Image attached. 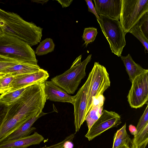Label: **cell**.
I'll return each mask as SVG.
<instances>
[{
	"label": "cell",
	"instance_id": "9",
	"mask_svg": "<svg viewBox=\"0 0 148 148\" xmlns=\"http://www.w3.org/2000/svg\"><path fill=\"white\" fill-rule=\"evenodd\" d=\"M91 73L90 72L83 85L74 96V124L75 132H78L85 121L86 115L88 96L91 81Z\"/></svg>",
	"mask_w": 148,
	"mask_h": 148
},
{
	"label": "cell",
	"instance_id": "17",
	"mask_svg": "<svg viewBox=\"0 0 148 148\" xmlns=\"http://www.w3.org/2000/svg\"><path fill=\"white\" fill-rule=\"evenodd\" d=\"M41 69L37 64L21 63L4 70L0 73H10L16 76L34 73Z\"/></svg>",
	"mask_w": 148,
	"mask_h": 148
},
{
	"label": "cell",
	"instance_id": "37",
	"mask_svg": "<svg viewBox=\"0 0 148 148\" xmlns=\"http://www.w3.org/2000/svg\"><path fill=\"white\" fill-rule=\"evenodd\" d=\"M2 56L0 55V59L2 57Z\"/></svg>",
	"mask_w": 148,
	"mask_h": 148
},
{
	"label": "cell",
	"instance_id": "26",
	"mask_svg": "<svg viewBox=\"0 0 148 148\" xmlns=\"http://www.w3.org/2000/svg\"><path fill=\"white\" fill-rule=\"evenodd\" d=\"M147 104L146 108L140 118L136 127L137 134L139 133L148 124V103H147Z\"/></svg>",
	"mask_w": 148,
	"mask_h": 148
},
{
	"label": "cell",
	"instance_id": "3",
	"mask_svg": "<svg viewBox=\"0 0 148 148\" xmlns=\"http://www.w3.org/2000/svg\"><path fill=\"white\" fill-rule=\"evenodd\" d=\"M0 55L18 62L37 64L34 50L28 44L5 34L0 36Z\"/></svg>",
	"mask_w": 148,
	"mask_h": 148
},
{
	"label": "cell",
	"instance_id": "8",
	"mask_svg": "<svg viewBox=\"0 0 148 148\" xmlns=\"http://www.w3.org/2000/svg\"><path fill=\"white\" fill-rule=\"evenodd\" d=\"M127 96L130 107L137 109L148 103V70L136 77Z\"/></svg>",
	"mask_w": 148,
	"mask_h": 148
},
{
	"label": "cell",
	"instance_id": "24",
	"mask_svg": "<svg viewBox=\"0 0 148 148\" xmlns=\"http://www.w3.org/2000/svg\"><path fill=\"white\" fill-rule=\"evenodd\" d=\"M136 37L142 43L145 48V51H148V38L144 34L141 30L136 25L129 32Z\"/></svg>",
	"mask_w": 148,
	"mask_h": 148
},
{
	"label": "cell",
	"instance_id": "34",
	"mask_svg": "<svg viewBox=\"0 0 148 148\" xmlns=\"http://www.w3.org/2000/svg\"><path fill=\"white\" fill-rule=\"evenodd\" d=\"M117 148H133V147H130L125 145H122Z\"/></svg>",
	"mask_w": 148,
	"mask_h": 148
},
{
	"label": "cell",
	"instance_id": "2",
	"mask_svg": "<svg viewBox=\"0 0 148 148\" xmlns=\"http://www.w3.org/2000/svg\"><path fill=\"white\" fill-rule=\"evenodd\" d=\"M0 19L4 23L1 27L4 34L17 38L30 46L41 40L43 29L25 21L17 14L0 8Z\"/></svg>",
	"mask_w": 148,
	"mask_h": 148
},
{
	"label": "cell",
	"instance_id": "33",
	"mask_svg": "<svg viewBox=\"0 0 148 148\" xmlns=\"http://www.w3.org/2000/svg\"><path fill=\"white\" fill-rule=\"evenodd\" d=\"M48 0H33L32 1L36 3H41L42 4L47 3L48 1Z\"/></svg>",
	"mask_w": 148,
	"mask_h": 148
},
{
	"label": "cell",
	"instance_id": "28",
	"mask_svg": "<svg viewBox=\"0 0 148 148\" xmlns=\"http://www.w3.org/2000/svg\"><path fill=\"white\" fill-rule=\"evenodd\" d=\"M88 6V11L94 14L96 16L97 20L99 24L100 27L102 30V31L104 33L103 30L102 22L99 16L97 14L95 8L94 6L92 1L91 0H85Z\"/></svg>",
	"mask_w": 148,
	"mask_h": 148
},
{
	"label": "cell",
	"instance_id": "10",
	"mask_svg": "<svg viewBox=\"0 0 148 148\" xmlns=\"http://www.w3.org/2000/svg\"><path fill=\"white\" fill-rule=\"evenodd\" d=\"M121 123V116L118 113L103 110L101 116L88 130L85 137L89 141L91 140L108 129L117 127Z\"/></svg>",
	"mask_w": 148,
	"mask_h": 148
},
{
	"label": "cell",
	"instance_id": "32",
	"mask_svg": "<svg viewBox=\"0 0 148 148\" xmlns=\"http://www.w3.org/2000/svg\"><path fill=\"white\" fill-rule=\"evenodd\" d=\"M129 130L131 134L134 136H135L137 134V131L136 127L134 125L130 124L129 126Z\"/></svg>",
	"mask_w": 148,
	"mask_h": 148
},
{
	"label": "cell",
	"instance_id": "20",
	"mask_svg": "<svg viewBox=\"0 0 148 148\" xmlns=\"http://www.w3.org/2000/svg\"><path fill=\"white\" fill-rule=\"evenodd\" d=\"M133 148H145L148 142V124L132 140Z\"/></svg>",
	"mask_w": 148,
	"mask_h": 148
},
{
	"label": "cell",
	"instance_id": "19",
	"mask_svg": "<svg viewBox=\"0 0 148 148\" xmlns=\"http://www.w3.org/2000/svg\"><path fill=\"white\" fill-rule=\"evenodd\" d=\"M123 145L133 147L132 140L126 130V123L114 134L112 148H117Z\"/></svg>",
	"mask_w": 148,
	"mask_h": 148
},
{
	"label": "cell",
	"instance_id": "6",
	"mask_svg": "<svg viewBox=\"0 0 148 148\" xmlns=\"http://www.w3.org/2000/svg\"><path fill=\"white\" fill-rule=\"evenodd\" d=\"M103 34L107 40L112 52L118 57L121 55L126 45L124 32L119 20L100 15Z\"/></svg>",
	"mask_w": 148,
	"mask_h": 148
},
{
	"label": "cell",
	"instance_id": "11",
	"mask_svg": "<svg viewBox=\"0 0 148 148\" xmlns=\"http://www.w3.org/2000/svg\"><path fill=\"white\" fill-rule=\"evenodd\" d=\"M49 76L47 71L42 69L34 73L16 75L3 93L26 88L38 83L44 82Z\"/></svg>",
	"mask_w": 148,
	"mask_h": 148
},
{
	"label": "cell",
	"instance_id": "21",
	"mask_svg": "<svg viewBox=\"0 0 148 148\" xmlns=\"http://www.w3.org/2000/svg\"><path fill=\"white\" fill-rule=\"evenodd\" d=\"M55 45L53 40L47 38L40 42L36 48L35 53L37 56H42L53 51Z\"/></svg>",
	"mask_w": 148,
	"mask_h": 148
},
{
	"label": "cell",
	"instance_id": "4",
	"mask_svg": "<svg viewBox=\"0 0 148 148\" xmlns=\"http://www.w3.org/2000/svg\"><path fill=\"white\" fill-rule=\"evenodd\" d=\"M92 55L81 62L82 55L77 57L69 69L62 74L57 75L51 79L57 86L69 94H74L86 75V66L91 59Z\"/></svg>",
	"mask_w": 148,
	"mask_h": 148
},
{
	"label": "cell",
	"instance_id": "15",
	"mask_svg": "<svg viewBox=\"0 0 148 148\" xmlns=\"http://www.w3.org/2000/svg\"><path fill=\"white\" fill-rule=\"evenodd\" d=\"M47 114L42 111L40 114L27 121L17 130L12 133L4 141L15 140L29 136L36 129L35 127H32L33 124L39 118Z\"/></svg>",
	"mask_w": 148,
	"mask_h": 148
},
{
	"label": "cell",
	"instance_id": "27",
	"mask_svg": "<svg viewBox=\"0 0 148 148\" xmlns=\"http://www.w3.org/2000/svg\"><path fill=\"white\" fill-rule=\"evenodd\" d=\"M139 27L146 37L148 38V12L146 13L136 25Z\"/></svg>",
	"mask_w": 148,
	"mask_h": 148
},
{
	"label": "cell",
	"instance_id": "18",
	"mask_svg": "<svg viewBox=\"0 0 148 148\" xmlns=\"http://www.w3.org/2000/svg\"><path fill=\"white\" fill-rule=\"evenodd\" d=\"M120 57L124 63L131 82L136 77L148 70L143 68L135 63L130 54L126 56H121Z\"/></svg>",
	"mask_w": 148,
	"mask_h": 148
},
{
	"label": "cell",
	"instance_id": "36",
	"mask_svg": "<svg viewBox=\"0 0 148 148\" xmlns=\"http://www.w3.org/2000/svg\"><path fill=\"white\" fill-rule=\"evenodd\" d=\"M3 34H4L3 33L1 28L0 26V36Z\"/></svg>",
	"mask_w": 148,
	"mask_h": 148
},
{
	"label": "cell",
	"instance_id": "13",
	"mask_svg": "<svg viewBox=\"0 0 148 148\" xmlns=\"http://www.w3.org/2000/svg\"><path fill=\"white\" fill-rule=\"evenodd\" d=\"M44 92L46 100L74 103V96L70 95L51 80L45 82Z\"/></svg>",
	"mask_w": 148,
	"mask_h": 148
},
{
	"label": "cell",
	"instance_id": "16",
	"mask_svg": "<svg viewBox=\"0 0 148 148\" xmlns=\"http://www.w3.org/2000/svg\"><path fill=\"white\" fill-rule=\"evenodd\" d=\"M104 100V97L102 95L94 101L85 119V121L87 123L88 130L102 114Z\"/></svg>",
	"mask_w": 148,
	"mask_h": 148
},
{
	"label": "cell",
	"instance_id": "14",
	"mask_svg": "<svg viewBox=\"0 0 148 148\" xmlns=\"http://www.w3.org/2000/svg\"><path fill=\"white\" fill-rule=\"evenodd\" d=\"M44 139L42 135L35 132L33 134L24 137L3 141L0 143V148H27L32 145L39 144Z\"/></svg>",
	"mask_w": 148,
	"mask_h": 148
},
{
	"label": "cell",
	"instance_id": "29",
	"mask_svg": "<svg viewBox=\"0 0 148 148\" xmlns=\"http://www.w3.org/2000/svg\"><path fill=\"white\" fill-rule=\"evenodd\" d=\"M76 133L72 134L67 136L63 140L57 143L48 146H44L40 148H66L65 143L66 142L69 140H73Z\"/></svg>",
	"mask_w": 148,
	"mask_h": 148
},
{
	"label": "cell",
	"instance_id": "30",
	"mask_svg": "<svg viewBox=\"0 0 148 148\" xmlns=\"http://www.w3.org/2000/svg\"><path fill=\"white\" fill-rule=\"evenodd\" d=\"M8 106L0 102V129L3 122L7 112Z\"/></svg>",
	"mask_w": 148,
	"mask_h": 148
},
{
	"label": "cell",
	"instance_id": "12",
	"mask_svg": "<svg viewBox=\"0 0 148 148\" xmlns=\"http://www.w3.org/2000/svg\"><path fill=\"white\" fill-rule=\"evenodd\" d=\"M97 14L119 20L121 12L122 0H94Z\"/></svg>",
	"mask_w": 148,
	"mask_h": 148
},
{
	"label": "cell",
	"instance_id": "7",
	"mask_svg": "<svg viewBox=\"0 0 148 148\" xmlns=\"http://www.w3.org/2000/svg\"><path fill=\"white\" fill-rule=\"evenodd\" d=\"M91 81L88 96L86 114L91 108L93 101L110 86L109 74L106 68L98 62H95L90 71Z\"/></svg>",
	"mask_w": 148,
	"mask_h": 148
},
{
	"label": "cell",
	"instance_id": "23",
	"mask_svg": "<svg viewBox=\"0 0 148 148\" xmlns=\"http://www.w3.org/2000/svg\"><path fill=\"white\" fill-rule=\"evenodd\" d=\"M97 34V29L95 28L89 27L85 28L82 36L85 42L84 45L87 47L89 44L93 42Z\"/></svg>",
	"mask_w": 148,
	"mask_h": 148
},
{
	"label": "cell",
	"instance_id": "35",
	"mask_svg": "<svg viewBox=\"0 0 148 148\" xmlns=\"http://www.w3.org/2000/svg\"><path fill=\"white\" fill-rule=\"evenodd\" d=\"M4 24V22L0 19V26L2 27L3 26Z\"/></svg>",
	"mask_w": 148,
	"mask_h": 148
},
{
	"label": "cell",
	"instance_id": "31",
	"mask_svg": "<svg viewBox=\"0 0 148 148\" xmlns=\"http://www.w3.org/2000/svg\"><path fill=\"white\" fill-rule=\"evenodd\" d=\"M56 1L61 5L62 8L69 7L73 1L72 0Z\"/></svg>",
	"mask_w": 148,
	"mask_h": 148
},
{
	"label": "cell",
	"instance_id": "25",
	"mask_svg": "<svg viewBox=\"0 0 148 148\" xmlns=\"http://www.w3.org/2000/svg\"><path fill=\"white\" fill-rule=\"evenodd\" d=\"M15 76L10 73H0V94H3Z\"/></svg>",
	"mask_w": 148,
	"mask_h": 148
},
{
	"label": "cell",
	"instance_id": "1",
	"mask_svg": "<svg viewBox=\"0 0 148 148\" xmlns=\"http://www.w3.org/2000/svg\"><path fill=\"white\" fill-rule=\"evenodd\" d=\"M45 82L27 87L24 92L8 106L3 122L0 129V143L27 121L42 111L46 99Z\"/></svg>",
	"mask_w": 148,
	"mask_h": 148
},
{
	"label": "cell",
	"instance_id": "5",
	"mask_svg": "<svg viewBox=\"0 0 148 148\" xmlns=\"http://www.w3.org/2000/svg\"><path fill=\"white\" fill-rule=\"evenodd\" d=\"M148 12V0H122L120 22L125 33H129Z\"/></svg>",
	"mask_w": 148,
	"mask_h": 148
},
{
	"label": "cell",
	"instance_id": "22",
	"mask_svg": "<svg viewBox=\"0 0 148 148\" xmlns=\"http://www.w3.org/2000/svg\"><path fill=\"white\" fill-rule=\"evenodd\" d=\"M26 88L1 94L0 95V102L8 106L11 104L24 92Z\"/></svg>",
	"mask_w": 148,
	"mask_h": 148
}]
</instances>
